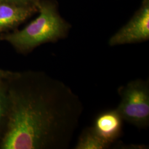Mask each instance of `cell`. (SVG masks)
Listing matches in <instances>:
<instances>
[{"mask_svg":"<svg viewBox=\"0 0 149 149\" xmlns=\"http://www.w3.org/2000/svg\"><path fill=\"white\" fill-rule=\"evenodd\" d=\"M39 16L19 31L0 35V40L10 43L19 53L28 54L35 48L55 43L68 37L71 25L60 15L55 0H40Z\"/></svg>","mask_w":149,"mask_h":149,"instance_id":"2","label":"cell"},{"mask_svg":"<svg viewBox=\"0 0 149 149\" xmlns=\"http://www.w3.org/2000/svg\"><path fill=\"white\" fill-rule=\"evenodd\" d=\"M8 122L0 149H67L84 106L63 81L40 71L16 72L7 82Z\"/></svg>","mask_w":149,"mask_h":149,"instance_id":"1","label":"cell"},{"mask_svg":"<svg viewBox=\"0 0 149 149\" xmlns=\"http://www.w3.org/2000/svg\"><path fill=\"white\" fill-rule=\"evenodd\" d=\"M16 74V72L0 69V87L6 85L8 81Z\"/></svg>","mask_w":149,"mask_h":149,"instance_id":"10","label":"cell"},{"mask_svg":"<svg viewBox=\"0 0 149 149\" xmlns=\"http://www.w3.org/2000/svg\"><path fill=\"white\" fill-rule=\"evenodd\" d=\"M120 102L116 108L124 121L139 129L149 125V80H132L118 89Z\"/></svg>","mask_w":149,"mask_h":149,"instance_id":"3","label":"cell"},{"mask_svg":"<svg viewBox=\"0 0 149 149\" xmlns=\"http://www.w3.org/2000/svg\"><path fill=\"white\" fill-rule=\"evenodd\" d=\"M123 122L116 109L107 110L97 116L92 127L101 138L112 145L122 134Z\"/></svg>","mask_w":149,"mask_h":149,"instance_id":"5","label":"cell"},{"mask_svg":"<svg viewBox=\"0 0 149 149\" xmlns=\"http://www.w3.org/2000/svg\"><path fill=\"white\" fill-rule=\"evenodd\" d=\"M38 11L35 7L0 2V35L15 28Z\"/></svg>","mask_w":149,"mask_h":149,"instance_id":"6","label":"cell"},{"mask_svg":"<svg viewBox=\"0 0 149 149\" xmlns=\"http://www.w3.org/2000/svg\"><path fill=\"white\" fill-rule=\"evenodd\" d=\"M40 0H0V2H5L17 5L38 8Z\"/></svg>","mask_w":149,"mask_h":149,"instance_id":"9","label":"cell"},{"mask_svg":"<svg viewBox=\"0 0 149 149\" xmlns=\"http://www.w3.org/2000/svg\"><path fill=\"white\" fill-rule=\"evenodd\" d=\"M111 145L101 138L91 127L82 130L74 149H107Z\"/></svg>","mask_w":149,"mask_h":149,"instance_id":"7","label":"cell"},{"mask_svg":"<svg viewBox=\"0 0 149 149\" xmlns=\"http://www.w3.org/2000/svg\"><path fill=\"white\" fill-rule=\"evenodd\" d=\"M7 85L0 87V142L5 134L8 122L9 105Z\"/></svg>","mask_w":149,"mask_h":149,"instance_id":"8","label":"cell"},{"mask_svg":"<svg viewBox=\"0 0 149 149\" xmlns=\"http://www.w3.org/2000/svg\"><path fill=\"white\" fill-rule=\"evenodd\" d=\"M149 40V0H143L130 20L108 40L110 47L143 43Z\"/></svg>","mask_w":149,"mask_h":149,"instance_id":"4","label":"cell"}]
</instances>
